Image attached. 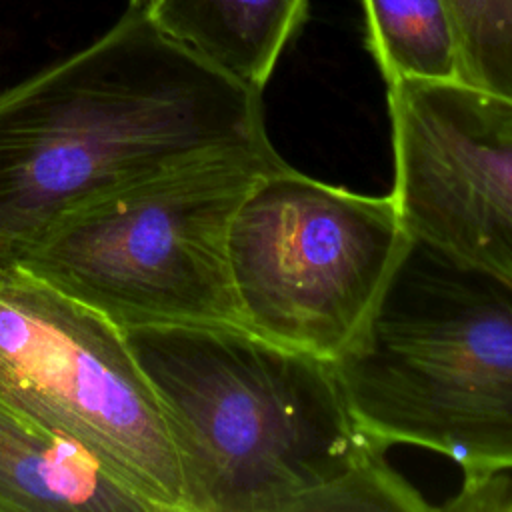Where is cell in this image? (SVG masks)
I'll return each mask as SVG.
<instances>
[{"label": "cell", "mask_w": 512, "mask_h": 512, "mask_svg": "<svg viewBox=\"0 0 512 512\" xmlns=\"http://www.w3.org/2000/svg\"><path fill=\"white\" fill-rule=\"evenodd\" d=\"M458 42V80L512 100V0H444Z\"/></svg>", "instance_id": "11"}, {"label": "cell", "mask_w": 512, "mask_h": 512, "mask_svg": "<svg viewBox=\"0 0 512 512\" xmlns=\"http://www.w3.org/2000/svg\"><path fill=\"white\" fill-rule=\"evenodd\" d=\"M406 234L512 284V100L460 80L388 82Z\"/></svg>", "instance_id": "7"}, {"label": "cell", "mask_w": 512, "mask_h": 512, "mask_svg": "<svg viewBox=\"0 0 512 512\" xmlns=\"http://www.w3.org/2000/svg\"><path fill=\"white\" fill-rule=\"evenodd\" d=\"M280 166L262 136L124 182L62 214L18 268L118 328L244 326L228 234L250 188Z\"/></svg>", "instance_id": "4"}, {"label": "cell", "mask_w": 512, "mask_h": 512, "mask_svg": "<svg viewBox=\"0 0 512 512\" xmlns=\"http://www.w3.org/2000/svg\"><path fill=\"white\" fill-rule=\"evenodd\" d=\"M0 510L148 512L80 446L0 400Z\"/></svg>", "instance_id": "8"}, {"label": "cell", "mask_w": 512, "mask_h": 512, "mask_svg": "<svg viewBox=\"0 0 512 512\" xmlns=\"http://www.w3.org/2000/svg\"><path fill=\"white\" fill-rule=\"evenodd\" d=\"M260 92L138 4L82 50L0 92V270L78 204L262 138Z\"/></svg>", "instance_id": "2"}, {"label": "cell", "mask_w": 512, "mask_h": 512, "mask_svg": "<svg viewBox=\"0 0 512 512\" xmlns=\"http://www.w3.org/2000/svg\"><path fill=\"white\" fill-rule=\"evenodd\" d=\"M380 444L448 456L470 490L512 470V284L406 234L364 322L332 360Z\"/></svg>", "instance_id": "3"}, {"label": "cell", "mask_w": 512, "mask_h": 512, "mask_svg": "<svg viewBox=\"0 0 512 512\" xmlns=\"http://www.w3.org/2000/svg\"><path fill=\"white\" fill-rule=\"evenodd\" d=\"M508 498H510V500H508V502H506V506H504V508H508V510H512V490H510V492H508Z\"/></svg>", "instance_id": "13"}, {"label": "cell", "mask_w": 512, "mask_h": 512, "mask_svg": "<svg viewBox=\"0 0 512 512\" xmlns=\"http://www.w3.org/2000/svg\"><path fill=\"white\" fill-rule=\"evenodd\" d=\"M162 406L188 512L426 510L332 360L232 324L122 328Z\"/></svg>", "instance_id": "1"}, {"label": "cell", "mask_w": 512, "mask_h": 512, "mask_svg": "<svg viewBox=\"0 0 512 512\" xmlns=\"http://www.w3.org/2000/svg\"><path fill=\"white\" fill-rule=\"evenodd\" d=\"M0 400L88 452L148 512H188L162 406L122 328L18 266L0 270Z\"/></svg>", "instance_id": "5"}, {"label": "cell", "mask_w": 512, "mask_h": 512, "mask_svg": "<svg viewBox=\"0 0 512 512\" xmlns=\"http://www.w3.org/2000/svg\"><path fill=\"white\" fill-rule=\"evenodd\" d=\"M404 236L392 194L350 192L286 164L268 172L228 234L244 326L334 360L372 308Z\"/></svg>", "instance_id": "6"}, {"label": "cell", "mask_w": 512, "mask_h": 512, "mask_svg": "<svg viewBox=\"0 0 512 512\" xmlns=\"http://www.w3.org/2000/svg\"><path fill=\"white\" fill-rule=\"evenodd\" d=\"M366 46L386 84L458 80V42L444 0H360Z\"/></svg>", "instance_id": "10"}, {"label": "cell", "mask_w": 512, "mask_h": 512, "mask_svg": "<svg viewBox=\"0 0 512 512\" xmlns=\"http://www.w3.org/2000/svg\"><path fill=\"white\" fill-rule=\"evenodd\" d=\"M148 2H152V0H130V4H138V6H146Z\"/></svg>", "instance_id": "12"}, {"label": "cell", "mask_w": 512, "mask_h": 512, "mask_svg": "<svg viewBox=\"0 0 512 512\" xmlns=\"http://www.w3.org/2000/svg\"><path fill=\"white\" fill-rule=\"evenodd\" d=\"M310 0H152L144 8L170 36L236 80L262 90L308 18Z\"/></svg>", "instance_id": "9"}]
</instances>
